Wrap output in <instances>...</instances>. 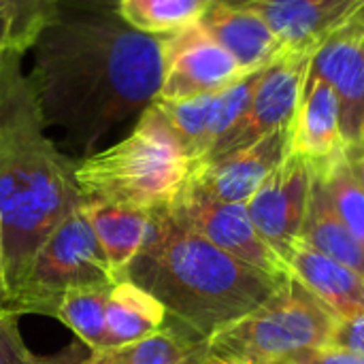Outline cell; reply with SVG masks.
<instances>
[{"mask_svg":"<svg viewBox=\"0 0 364 364\" xmlns=\"http://www.w3.org/2000/svg\"><path fill=\"white\" fill-rule=\"evenodd\" d=\"M4 303V252H2V230H0V305Z\"/></svg>","mask_w":364,"mask_h":364,"instance_id":"obj_32","label":"cell"},{"mask_svg":"<svg viewBox=\"0 0 364 364\" xmlns=\"http://www.w3.org/2000/svg\"><path fill=\"white\" fill-rule=\"evenodd\" d=\"M87 356H90V350L79 341V343L64 348L62 352L53 356H36L34 364H85Z\"/></svg>","mask_w":364,"mask_h":364,"instance_id":"obj_29","label":"cell"},{"mask_svg":"<svg viewBox=\"0 0 364 364\" xmlns=\"http://www.w3.org/2000/svg\"><path fill=\"white\" fill-rule=\"evenodd\" d=\"M311 60L314 53L309 51H284L277 60L262 68L247 115L211 149L205 160L247 147L271 132L290 128L307 85Z\"/></svg>","mask_w":364,"mask_h":364,"instance_id":"obj_8","label":"cell"},{"mask_svg":"<svg viewBox=\"0 0 364 364\" xmlns=\"http://www.w3.org/2000/svg\"><path fill=\"white\" fill-rule=\"evenodd\" d=\"M328 346L364 358V314L354 316V318H346V320H337V324L331 333Z\"/></svg>","mask_w":364,"mask_h":364,"instance_id":"obj_27","label":"cell"},{"mask_svg":"<svg viewBox=\"0 0 364 364\" xmlns=\"http://www.w3.org/2000/svg\"><path fill=\"white\" fill-rule=\"evenodd\" d=\"M254 9L273 30L286 51H309L318 47L350 17L364 0H241Z\"/></svg>","mask_w":364,"mask_h":364,"instance_id":"obj_13","label":"cell"},{"mask_svg":"<svg viewBox=\"0 0 364 364\" xmlns=\"http://www.w3.org/2000/svg\"><path fill=\"white\" fill-rule=\"evenodd\" d=\"M51 6L53 0H0V26L9 51L23 55L32 49Z\"/></svg>","mask_w":364,"mask_h":364,"instance_id":"obj_25","label":"cell"},{"mask_svg":"<svg viewBox=\"0 0 364 364\" xmlns=\"http://www.w3.org/2000/svg\"><path fill=\"white\" fill-rule=\"evenodd\" d=\"M309 194L311 168L301 156L290 151L247 203V213L258 235L282 256L284 262L292 245L301 239Z\"/></svg>","mask_w":364,"mask_h":364,"instance_id":"obj_10","label":"cell"},{"mask_svg":"<svg viewBox=\"0 0 364 364\" xmlns=\"http://www.w3.org/2000/svg\"><path fill=\"white\" fill-rule=\"evenodd\" d=\"M311 73L324 79L337 94L341 132L350 154L358 143L364 109V19L360 11L318 47Z\"/></svg>","mask_w":364,"mask_h":364,"instance_id":"obj_11","label":"cell"},{"mask_svg":"<svg viewBox=\"0 0 364 364\" xmlns=\"http://www.w3.org/2000/svg\"><path fill=\"white\" fill-rule=\"evenodd\" d=\"M335 324V314L290 275L258 309L211 335L207 350L222 364H275L328 346Z\"/></svg>","mask_w":364,"mask_h":364,"instance_id":"obj_5","label":"cell"},{"mask_svg":"<svg viewBox=\"0 0 364 364\" xmlns=\"http://www.w3.org/2000/svg\"><path fill=\"white\" fill-rule=\"evenodd\" d=\"M290 151L301 156L311 171L348 154L341 132V111L333 87L311 73L296 115L290 124Z\"/></svg>","mask_w":364,"mask_h":364,"instance_id":"obj_14","label":"cell"},{"mask_svg":"<svg viewBox=\"0 0 364 364\" xmlns=\"http://www.w3.org/2000/svg\"><path fill=\"white\" fill-rule=\"evenodd\" d=\"M213 364H222V363H218V360H215V363H213Z\"/></svg>","mask_w":364,"mask_h":364,"instance_id":"obj_35","label":"cell"},{"mask_svg":"<svg viewBox=\"0 0 364 364\" xmlns=\"http://www.w3.org/2000/svg\"><path fill=\"white\" fill-rule=\"evenodd\" d=\"M126 279L147 290L168 318L203 339L258 309L284 284L183 228L166 207L154 209L149 237Z\"/></svg>","mask_w":364,"mask_h":364,"instance_id":"obj_3","label":"cell"},{"mask_svg":"<svg viewBox=\"0 0 364 364\" xmlns=\"http://www.w3.org/2000/svg\"><path fill=\"white\" fill-rule=\"evenodd\" d=\"M194 166L154 100L126 139L77 160L75 179L83 200L160 209L173 200Z\"/></svg>","mask_w":364,"mask_h":364,"instance_id":"obj_4","label":"cell"},{"mask_svg":"<svg viewBox=\"0 0 364 364\" xmlns=\"http://www.w3.org/2000/svg\"><path fill=\"white\" fill-rule=\"evenodd\" d=\"M311 175L322 183L337 215L364 245V186L348 154L335 158L322 168L311 171Z\"/></svg>","mask_w":364,"mask_h":364,"instance_id":"obj_24","label":"cell"},{"mask_svg":"<svg viewBox=\"0 0 364 364\" xmlns=\"http://www.w3.org/2000/svg\"><path fill=\"white\" fill-rule=\"evenodd\" d=\"M205 350L207 339L198 337L181 322L166 318L164 326L154 335L119 348L90 352L85 364H183Z\"/></svg>","mask_w":364,"mask_h":364,"instance_id":"obj_19","label":"cell"},{"mask_svg":"<svg viewBox=\"0 0 364 364\" xmlns=\"http://www.w3.org/2000/svg\"><path fill=\"white\" fill-rule=\"evenodd\" d=\"M288 154L290 128H284L247 147L198 162L190 181L218 200L247 205L260 183Z\"/></svg>","mask_w":364,"mask_h":364,"instance_id":"obj_12","label":"cell"},{"mask_svg":"<svg viewBox=\"0 0 364 364\" xmlns=\"http://www.w3.org/2000/svg\"><path fill=\"white\" fill-rule=\"evenodd\" d=\"M166 211L177 224L200 235L232 258L277 279L290 277L282 256L258 235L247 213V205L218 200L196 188L188 177L181 190L166 205Z\"/></svg>","mask_w":364,"mask_h":364,"instance_id":"obj_7","label":"cell"},{"mask_svg":"<svg viewBox=\"0 0 364 364\" xmlns=\"http://www.w3.org/2000/svg\"><path fill=\"white\" fill-rule=\"evenodd\" d=\"M301 239L311 247H316L318 252L350 267L352 271L364 277V245L337 215L322 183L314 175H311L309 207L303 222Z\"/></svg>","mask_w":364,"mask_h":364,"instance_id":"obj_20","label":"cell"},{"mask_svg":"<svg viewBox=\"0 0 364 364\" xmlns=\"http://www.w3.org/2000/svg\"><path fill=\"white\" fill-rule=\"evenodd\" d=\"M286 267L337 320L364 314V277L350 267L328 258L303 239L292 245Z\"/></svg>","mask_w":364,"mask_h":364,"instance_id":"obj_16","label":"cell"},{"mask_svg":"<svg viewBox=\"0 0 364 364\" xmlns=\"http://www.w3.org/2000/svg\"><path fill=\"white\" fill-rule=\"evenodd\" d=\"M115 282L81 203L45 239L21 284L2 307L17 316L38 314L55 318L66 292L85 286H111Z\"/></svg>","mask_w":364,"mask_h":364,"instance_id":"obj_6","label":"cell"},{"mask_svg":"<svg viewBox=\"0 0 364 364\" xmlns=\"http://www.w3.org/2000/svg\"><path fill=\"white\" fill-rule=\"evenodd\" d=\"M360 15H363V19H364V4H363V9H360Z\"/></svg>","mask_w":364,"mask_h":364,"instance_id":"obj_34","label":"cell"},{"mask_svg":"<svg viewBox=\"0 0 364 364\" xmlns=\"http://www.w3.org/2000/svg\"><path fill=\"white\" fill-rule=\"evenodd\" d=\"M34 358L19 333L17 314L0 305V364H34Z\"/></svg>","mask_w":364,"mask_h":364,"instance_id":"obj_26","label":"cell"},{"mask_svg":"<svg viewBox=\"0 0 364 364\" xmlns=\"http://www.w3.org/2000/svg\"><path fill=\"white\" fill-rule=\"evenodd\" d=\"M111 286L75 288L62 296L55 311V318L64 326H68L90 352L105 350V337H107L105 316H107V301H109Z\"/></svg>","mask_w":364,"mask_h":364,"instance_id":"obj_23","label":"cell"},{"mask_svg":"<svg viewBox=\"0 0 364 364\" xmlns=\"http://www.w3.org/2000/svg\"><path fill=\"white\" fill-rule=\"evenodd\" d=\"M275 364H364V358L350 354L346 350H339V348L324 346V348H314V350L292 354Z\"/></svg>","mask_w":364,"mask_h":364,"instance_id":"obj_28","label":"cell"},{"mask_svg":"<svg viewBox=\"0 0 364 364\" xmlns=\"http://www.w3.org/2000/svg\"><path fill=\"white\" fill-rule=\"evenodd\" d=\"M215 98L218 92L194 96L188 100H156L168 126L177 134L179 143L196 164L211 154L215 143L213 136Z\"/></svg>","mask_w":364,"mask_h":364,"instance_id":"obj_22","label":"cell"},{"mask_svg":"<svg viewBox=\"0 0 364 364\" xmlns=\"http://www.w3.org/2000/svg\"><path fill=\"white\" fill-rule=\"evenodd\" d=\"M47 126L21 53L9 51L0 100V230L4 303L55 226L83 203L75 160L45 134ZM2 303V305H4Z\"/></svg>","mask_w":364,"mask_h":364,"instance_id":"obj_2","label":"cell"},{"mask_svg":"<svg viewBox=\"0 0 364 364\" xmlns=\"http://www.w3.org/2000/svg\"><path fill=\"white\" fill-rule=\"evenodd\" d=\"M28 75L45 126L83 158L162 87V38L134 30L117 0H53Z\"/></svg>","mask_w":364,"mask_h":364,"instance_id":"obj_1","label":"cell"},{"mask_svg":"<svg viewBox=\"0 0 364 364\" xmlns=\"http://www.w3.org/2000/svg\"><path fill=\"white\" fill-rule=\"evenodd\" d=\"M350 160H360L364 158V109H363V124H360V134H358V143L356 147L348 154Z\"/></svg>","mask_w":364,"mask_h":364,"instance_id":"obj_31","label":"cell"},{"mask_svg":"<svg viewBox=\"0 0 364 364\" xmlns=\"http://www.w3.org/2000/svg\"><path fill=\"white\" fill-rule=\"evenodd\" d=\"M83 211L94 228V235L109 260L115 279H126L130 262L136 258L149 237L154 209L83 200Z\"/></svg>","mask_w":364,"mask_h":364,"instance_id":"obj_17","label":"cell"},{"mask_svg":"<svg viewBox=\"0 0 364 364\" xmlns=\"http://www.w3.org/2000/svg\"><path fill=\"white\" fill-rule=\"evenodd\" d=\"M352 164H354V171H356L360 183L364 186V158H360V160H352Z\"/></svg>","mask_w":364,"mask_h":364,"instance_id":"obj_33","label":"cell"},{"mask_svg":"<svg viewBox=\"0 0 364 364\" xmlns=\"http://www.w3.org/2000/svg\"><path fill=\"white\" fill-rule=\"evenodd\" d=\"M168 314L164 305L130 279L111 286L105 316V350L134 343L160 331Z\"/></svg>","mask_w":364,"mask_h":364,"instance_id":"obj_18","label":"cell"},{"mask_svg":"<svg viewBox=\"0 0 364 364\" xmlns=\"http://www.w3.org/2000/svg\"><path fill=\"white\" fill-rule=\"evenodd\" d=\"M218 0H117L122 17L149 36H171L203 21Z\"/></svg>","mask_w":364,"mask_h":364,"instance_id":"obj_21","label":"cell"},{"mask_svg":"<svg viewBox=\"0 0 364 364\" xmlns=\"http://www.w3.org/2000/svg\"><path fill=\"white\" fill-rule=\"evenodd\" d=\"M247 75L252 73H245L203 23H196L162 38V87L156 100L215 94Z\"/></svg>","mask_w":364,"mask_h":364,"instance_id":"obj_9","label":"cell"},{"mask_svg":"<svg viewBox=\"0 0 364 364\" xmlns=\"http://www.w3.org/2000/svg\"><path fill=\"white\" fill-rule=\"evenodd\" d=\"M6 55H9V47H6V41H4V30L0 26V100H2V75H4Z\"/></svg>","mask_w":364,"mask_h":364,"instance_id":"obj_30","label":"cell"},{"mask_svg":"<svg viewBox=\"0 0 364 364\" xmlns=\"http://www.w3.org/2000/svg\"><path fill=\"white\" fill-rule=\"evenodd\" d=\"M200 23L245 73L267 68L286 51L269 23L241 0H218Z\"/></svg>","mask_w":364,"mask_h":364,"instance_id":"obj_15","label":"cell"}]
</instances>
